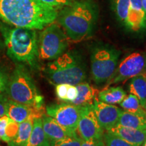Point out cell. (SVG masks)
Segmentation results:
<instances>
[{
    "label": "cell",
    "mask_w": 146,
    "mask_h": 146,
    "mask_svg": "<svg viewBox=\"0 0 146 146\" xmlns=\"http://www.w3.org/2000/svg\"><path fill=\"white\" fill-rule=\"evenodd\" d=\"M58 13L39 0H0V21L14 27L42 30L56 21Z\"/></svg>",
    "instance_id": "6da1fadb"
},
{
    "label": "cell",
    "mask_w": 146,
    "mask_h": 146,
    "mask_svg": "<svg viewBox=\"0 0 146 146\" xmlns=\"http://www.w3.org/2000/svg\"><path fill=\"white\" fill-rule=\"evenodd\" d=\"M98 18V9L91 0L72 1L61 8L56 22L70 42L78 43L93 35Z\"/></svg>",
    "instance_id": "7a4b0ae2"
},
{
    "label": "cell",
    "mask_w": 146,
    "mask_h": 146,
    "mask_svg": "<svg viewBox=\"0 0 146 146\" xmlns=\"http://www.w3.org/2000/svg\"><path fill=\"white\" fill-rule=\"evenodd\" d=\"M0 32L7 55L14 62L29 66L31 69L39 66L36 30L14 27L0 21Z\"/></svg>",
    "instance_id": "3957f363"
},
{
    "label": "cell",
    "mask_w": 146,
    "mask_h": 146,
    "mask_svg": "<svg viewBox=\"0 0 146 146\" xmlns=\"http://www.w3.org/2000/svg\"><path fill=\"white\" fill-rule=\"evenodd\" d=\"M45 77L54 85H76L86 79V69L83 60L74 52H65L47 63L43 69Z\"/></svg>",
    "instance_id": "277c9868"
},
{
    "label": "cell",
    "mask_w": 146,
    "mask_h": 146,
    "mask_svg": "<svg viewBox=\"0 0 146 146\" xmlns=\"http://www.w3.org/2000/svg\"><path fill=\"white\" fill-rule=\"evenodd\" d=\"M7 96L9 100L22 104L43 108V97L39 94L33 78L23 64H16L10 74Z\"/></svg>",
    "instance_id": "5b68a950"
},
{
    "label": "cell",
    "mask_w": 146,
    "mask_h": 146,
    "mask_svg": "<svg viewBox=\"0 0 146 146\" xmlns=\"http://www.w3.org/2000/svg\"><path fill=\"white\" fill-rule=\"evenodd\" d=\"M64 29L55 21L45 27L38 36L39 60L52 61L66 52L70 43Z\"/></svg>",
    "instance_id": "8992f818"
},
{
    "label": "cell",
    "mask_w": 146,
    "mask_h": 146,
    "mask_svg": "<svg viewBox=\"0 0 146 146\" xmlns=\"http://www.w3.org/2000/svg\"><path fill=\"white\" fill-rule=\"evenodd\" d=\"M120 51L110 46L95 47L91 54V70L97 84L106 82L117 66Z\"/></svg>",
    "instance_id": "52a82bcc"
},
{
    "label": "cell",
    "mask_w": 146,
    "mask_h": 146,
    "mask_svg": "<svg viewBox=\"0 0 146 146\" xmlns=\"http://www.w3.org/2000/svg\"><path fill=\"white\" fill-rule=\"evenodd\" d=\"M145 70L146 54L143 52H133L121 60L106 81V87L132 78Z\"/></svg>",
    "instance_id": "ba28073f"
},
{
    "label": "cell",
    "mask_w": 146,
    "mask_h": 146,
    "mask_svg": "<svg viewBox=\"0 0 146 146\" xmlns=\"http://www.w3.org/2000/svg\"><path fill=\"white\" fill-rule=\"evenodd\" d=\"M76 134L85 141L103 139L104 131L97 119L93 105L81 107Z\"/></svg>",
    "instance_id": "9c48e42d"
},
{
    "label": "cell",
    "mask_w": 146,
    "mask_h": 146,
    "mask_svg": "<svg viewBox=\"0 0 146 146\" xmlns=\"http://www.w3.org/2000/svg\"><path fill=\"white\" fill-rule=\"evenodd\" d=\"M81 106L72 104H51L46 106L47 116L54 118L60 125L71 131L76 132Z\"/></svg>",
    "instance_id": "30bf717a"
},
{
    "label": "cell",
    "mask_w": 146,
    "mask_h": 146,
    "mask_svg": "<svg viewBox=\"0 0 146 146\" xmlns=\"http://www.w3.org/2000/svg\"><path fill=\"white\" fill-rule=\"evenodd\" d=\"M93 107L100 126L106 131H108L117 125L123 112L121 109L115 105L106 104L98 99L95 100Z\"/></svg>",
    "instance_id": "8fae6325"
},
{
    "label": "cell",
    "mask_w": 146,
    "mask_h": 146,
    "mask_svg": "<svg viewBox=\"0 0 146 146\" xmlns=\"http://www.w3.org/2000/svg\"><path fill=\"white\" fill-rule=\"evenodd\" d=\"M43 114V108H39L22 104L9 99L6 102V115L18 123H23L31 116L34 118L42 117Z\"/></svg>",
    "instance_id": "7c38bea8"
},
{
    "label": "cell",
    "mask_w": 146,
    "mask_h": 146,
    "mask_svg": "<svg viewBox=\"0 0 146 146\" xmlns=\"http://www.w3.org/2000/svg\"><path fill=\"white\" fill-rule=\"evenodd\" d=\"M41 119L43 131L50 141L61 139L67 137L78 136L76 132L66 129L51 116L43 114Z\"/></svg>",
    "instance_id": "4fadbf2b"
},
{
    "label": "cell",
    "mask_w": 146,
    "mask_h": 146,
    "mask_svg": "<svg viewBox=\"0 0 146 146\" xmlns=\"http://www.w3.org/2000/svg\"><path fill=\"white\" fill-rule=\"evenodd\" d=\"M106 131L135 146H141L146 139V129H135L116 125Z\"/></svg>",
    "instance_id": "5bb4252c"
},
{
    "label": "cell",
    "mask_w": 146,
    "mask_h": 146,
    "mask_svg": "<svg viewBox=\"0 0 146 146\" xmlns=\"http://www.w3.org/2000/svg\"><path fill=\"white\" fill-rule=\"evenodd\" d=\"M130 16L127 27L131 30L138 31L146 27V12L141 0H129Z\"/></svg>",
    "instance_id": "9a60e30c"
},
{
    "label": "cell",
    "mask_w": 146,
    "mask_h": 146,
    "mask_svg": "<svg viewBox=\"0 0 146 146\" xmlns=\"http://www.w3.org/2000/svg\"><path fill=\"white\" fill-rule=\"evenodd\" d=\"M75 86L78 91L77 97L70 104L81 107L94 104L95 100L98 99L99 91L87 83H79Z\"/></svg>",
    "instance_id": "2e32d148"
},
{
    "label": "cell",
    "mask_w": 146,
    "mask_h": 146,
    "mask_svg": "<svg viewBox=\"0 0 146 146\" xmlns=\"http://www.w3.org/2000/svg\"><path fill=\"white\" fill-rule=\"evenodd\" d=\"M50 141L43 131L41 117L35 118L27 146H50Z\"/></svg>",
    "instance_id": "e0dca14e"
},
{
    "label": "cell",
    "mask_w": 146,
    "mask_h": 146,
    "mask_svg": "<svg viewBox=\"0 0 146 146\" xmlns=\"http://www.w3.org/2000/svg\"><path fill=\"white\" fill-rule=\"evenodd\" d=\"M129 90L130 94L135 95L143 108L146 105V70L131 78Z\"/></svg>",
    "instance_id": "ac0fdd59"
},
{
    "label": "cell",
    "mask_w": 146,
    "mask_h": 146,
    "mask_svg": "<svg viewBox=\"0 0 146 146\" xmlns=\"http://www.w3.org/2000/svg\"><path fill=\"white\" fill-rule=\"evenodd\" d=\"M34 118L33 116H31L23 123H19L17 134L13 139L8 142V146H27L33 129Z\"/></svg>",
    "instance_id": "d6986e66"
},
{
    "label": "cell",
    "mask_w": 146,
    "mask_h": 146,
    "mask_svg": "<svg viewBox=\"0 0 146 146\" xmlns=\"http://www.w3.org/2000/svg\"><path fill=\"white\" fill-rule=\"evenodd\" d=\"M127 96L126 91L123 87H106L101 91H99L98 99L102 102L108 104H118Z\"/></svg>",
    "instance_id": "ffe728a7"
},
{
    "label": "cell",
    "mask_w": 146,
    "mask_h": 146,
    "mask_svg": "<svg viewBox=\"0 0 146 146\" xmlns=\"http://www.w3.org/2000/svg\"><path fill=\"white\" fill-rule=\"evenodd\" d=\"M117 125L135 129H146V116L123 110Z\"/></svg>",
    "instance_id": "44dd1931"
},
{
    "label": "cell",
    "mask_w": 146,
    "mask_h": 146,
    "mask_svg": "<svg viewBox=\"0 0 146 146\" xmlns=\"http://www.w3.org/2000/svg\"><path fill=\"white\" fill-rule=\"evenodd\" d=\"M119 104L126 112L146 116V109L142 106L139 100L135 95L131 94L128 96L127 95Z\"/></svg>",
    "instance_id": "7402d4cb"
},
{
    "label": "cell",
    "mask_w": 146,
    "mask_h": 146,
    "mask_svg": "<svg viewBox=\"0 0 146 146\" xmlns=\"http://www.w3.org/2000/svg\"><path fill=\"white\" fill-rule=\"evenodd\" d=\"M113 5L118 19L127 27L130 16L129 0H113Z\"/></svg>",
    "instance_id": "603a6c76"
},
{
    "label": "cell",
    "mask_w": 146,
    "mask_h": 146,
    "mask_svg": "<svg viewBox=\"0 0 146 146\" xmlns=\"http://www.w3.org/2000/svg\"><path fill=\"white\" fill-rule=\"evenodd\" d=\"M103 139L106 146H135L108 131L104 132Z\"/></svg>",
    "instance_id": "cb8c5ba5"
},
{
    "label": "cell",
    "mask_w": 146,
    "mask_h": 146,
    "mask_svg": "<svg viewBox=\"0 0 146 146\" xmlns=\"http://www.w3.org/2000/svg\"><path fill=\"white\" fill-rule=\"evenodd\" d=\"M82 139L79 137H67L50 142V146H81Z\"/></svg>",
    "instance_id": "d4e9b609"
},
{
    "label": "cell",
    "mask_w": 146,
    "mask_h": 146,
    "mask_svg": "<svg viewBox=\"0 0 146 146\" xmlns=\"http://www.w3.org/2000/svg\"><path fill=\"white\" fill-rule=\"evenodd\" d=\"M10 75L5 67L0 65V96H7V89Z\"/></svg>",
    "instance_id": "484cf974"
},
{
    "label": "cell",
    "mask_w": 146,
    "mask_h": 146,
    "mask_svg": "<svg viewBox=\"0 0 146 146\" xmlns=\"http://www.w3.org/2000/svg\"><path fill=\"white\" fill-rule=\"evenodd\" d=\"M18 128H19V123H16V122L14 121V120L10 118L8 125H7L6 128H5V135H6L8 142L15 137L18 133Z\"/></svg>",
    "instance_id": "4316f807"
},
{
    "label": "cell",
    "mask_w": 146,
    "mask_h": 146,
    "mask_svg": "<svg viewBox=\"0 0 146 146\" xmlns=\"http://www.w3.org/2000/svg\"><path fill=\"white\" fill-rule=\"evenodd\" d=\"M10 118L6 114L0 116V140L8 143V140L5 135V128L8 125Z\"/></svg>",
    "instance_id": "83f0119b"
},
{
    "label": "cell",
    "mask_w": 146,
    "mask_h": 146,
    "mask_svg": "<svg viewBox=\"0 0 146 146\" xmlns=\"http://www.w3.org/2000/svg\"><path fill=\"white\" fill-rule=\"evenodd\" d=\"M39 1L48 5H50L53 8H56L57 10L61 9L72 2L71 0H39Z\"/></svg>",
    "instance_id": "f1b7e54d"
},
{
    "label": "cell",
    "mask_w": 146,
    "mask_h": 146,
    "mask_svg": "<svg viewBox=\"0 0 146 146\" xmlns=\"http://www.w3.org/2000/svg\"><path fill=\"white\" fill-rule=\"evenodd\" d=\"M70 85L68 84H58L56 85V96L60 100L65 101L66 100V94L67 91L69 86Z\"/></svg>",
    "instance_id": "f546056e"
},
{
    "label": "cell",
    "mask_w": 146,
    "mask_h": 146,
    "mask_svg": "<svg viewBox=\"0 0 146 146\" xmlns=\"http://www.w3.org/2000/svg\"><path fill=\"white\" fill-rule=\"evenodd\" d=\"M78 94V91L75 85H70L67 91V94H66V102H72L76 99V98L77 97Z\"/></svg>",
    "instance_id": "4dcf8cb0"
},
{
    "label": "cell",
    "mask_w": 146,
    "mask_h": 146,
    "mask_svg": "<svg viewBox=\"0 0 146 146\" xmlns=\"http://www.w3.org/2000/svg\"><path fill=\"white\" fill-rule=\"evenodd\" d=\"M81 146H106L103 139L82 140Z\"/></svg>",
    "instance_id": "1f68e13d"
},
{
    "label": "cell",
    "mask_w": 146,
    "mask_h": 146,
    "mask_svg": "<svg viewBox=\"0 0 146 146\" xmlns=\"http://www.w3.org/2000/svg\"><path fill=\"white\" fill-rule=\"evenodd\" d=\"M8 100L7 96H0V116L6 114V102Z\"/></svg>",
    "instance_id": "d6a6232c"
},
{
    "label": "cell",
    "mask_w": 146,
    "mask_h": 146,
    "mask_svg": "<svg viewBox=\"0 0 146 146\" xmlns=\"http://www.w3.org/2000/svg\"><path fill=\"white\" fill-rule=\"evenodd\" d=\"M5 50L4 43H3V41L0 38V55L3 54L4 50Z\"/></svg>",
    "instance_id": "836d02e7"
},
{
    "label": "cell",
    "mask_w": 146,
    "mask_h": 146,
    "mask_svg": "<svg viewBox=\"0 0 146 146\" xmlns=\"http://www.w3.org/2000/svg\"><path fill=\"white\" fill-rule=\"evenodd\" d=\"M142 1V4H143V7L145 10V12H146V0H141Z\"/></svg>",
    "instance_id": "e575fe53"
},
{
    "label": "cell",
    "mask_w": 146,
    "mask_h": 146,
    "mask_svg": "<svg viewBox=\"0 0 146 146\" xmlns=\"http://www.w3.org/2000/svg\"><path fill=\"white\" fill-rule=\"evenodd\" d=\"M141 146H146V139H145V141L143 142V143L142 144Z\"/></svg>",
    "instance_id": "d590c367"
},
{
    "label": "cell",
    "mask_w": 146,
    "mask_h": 146,
    "mask_svg": "<svg viewBox=\"0 0 146 146\" xmlns=\"http://www.w3.org/2000/svg\"><path fill=\"white\" fill-rule=\"evenodd\" d=\"M145 109H146V105H145Z\"/></svg>",
    "instance_id": "8d00e7d4"
}]
</instances>
